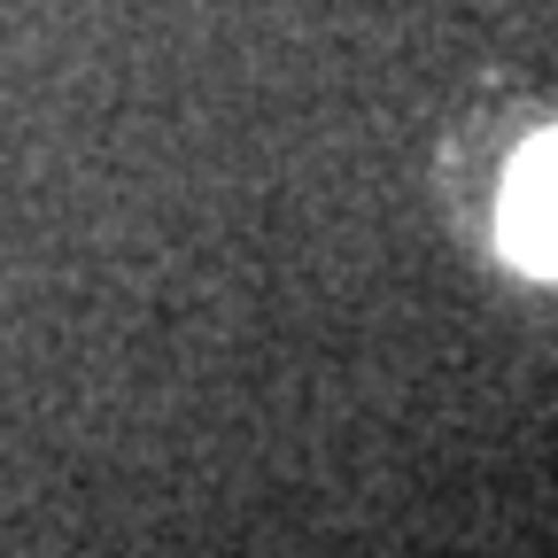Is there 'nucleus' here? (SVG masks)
Instances as JSON below:
<instances>
[{
    "mask_svg": "<svg viewBox=\"0 0 558 558\" xmlns=\"http://www.w3.org/2000/svg\"><path fill=\"white\" fill-rule=\"evenodd\" d=\"M505 248L535 271H558V132L535 140L505 186Z\"/></svg>",
    "mask_w": 558,
    "mask_h": 558,
    "instance_id": "f257e3e1",
    "label": "nucleus"
}]
</instances>
